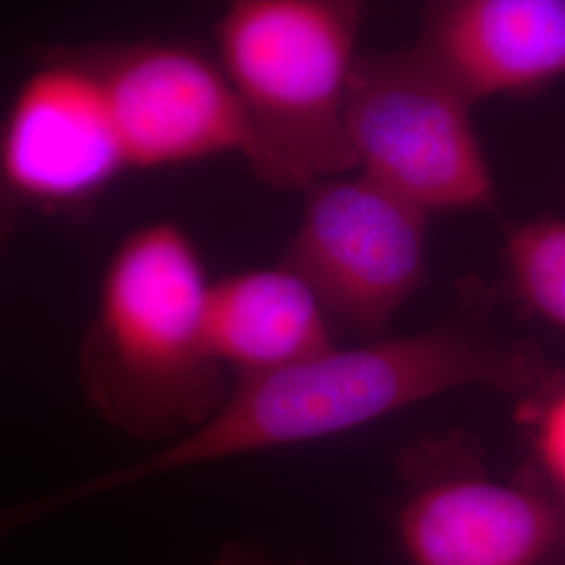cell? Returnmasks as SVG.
<instances>
[{"mask_svg":"<svg viewBox=\"0 0 565 565\" xmlns=\"http://www.w3.org/2000/svg\"><path fill=\"white\" fill-rule=\"evenodd\" d=\"M543 373L532 345L503 338L471 315L403 338L333 345L279 371L235 377L221 406L189 434L132 463L36 497L30 513L41 520L191 467L343 434L461 387L518 392L539 384Z\"/></svg>","mask_w":565,"mask_h":565,"instance_id":"1","label":"cell"},{"mask_svg":"<svg viewBox=\"0 0 565 565\" xmlns=\"http://www.w3.org/2000/svg\"><path fill=\"white\" fill-rule=\"evenodd\" d=\"M210 285L179 224H141L116 245L76 361L82 396L105 424L172 443L221 406L228 390L207 342Z\"/></svg>","mask_w":565,"mask_h":565,"instance_id":"2","label":"cell"},{"mask_svg":"<svg viewBox=\"0 0 565 565\" xmlns=\"http://www.w3.org/2000/svg\"><path fill=\"white\" fill-rule=\"evenodd\" d=\"M363 7L352 0H235L216 23L218 63L258 147L254 172L302 189L356 172L345 97Z\"/></svg>","mask_w":565,"mask_h":565,"instance_id":"3","label":"cell"},{"mask_svg":"<svg viewBox=\"0 0 565 565\" xmlns=\"http://www.w3.org/2000/svg\"><path fill=\"white\" fill-rule=\"evenodd\" d=\"M471 109L415 46L359 55L345 97L356 172L429 216L490 210L497 186Z\"/></svg>","mask_w":565,"mask_h":565,"instance_id":"4","label":"cell"},{"mask_svg":"<svg viewBox=\"0 0 565 565\" xmlns=\"http://www.w3.org/2000/svg\"><path fill=\"white\" fill-rule=\"evenodd\" d=\"M303 193L282 266L312 289L327 317L380 338L425 281L429 214L361 172Z\"/></svg>","mask_w":565,"mask_h":565,"instance_id":"5","label":"cell"},{"mask_svg":"<svg viewBox=\"0 0 565 565\" xmlns=\"http://www.w3.org/2000/svg\"><path fill=\"white\" fill-rule=\"evenodd\" d=\"M103 82L130 170H160L239 156L258 147L218 60L177 41L84 46Z\"/></svg>","mask_w":565,"mask_h":565,"instance_id":"6","label":"cell"},{"mask_svg":"<svg viewBox=\"0 0 565 565\" xmlns=\"http://www.w3.org/2000/svg\"><path fill=\"white\" fill-rule=\"evenodd\" d=\"M130 172L84 46L51 51L0 118V184L20 205L81 210Z\"/></svg>","mask_w":565,"mask_h":565,"instance_id":"7","label":"cell"},{"mask_svg":"<svg viewBox=\"0 0 565 565\" xmlns=\"http://www.w3.org/2000/svg\"><path fill=\"white\" fill-rule=\"evenodd\" d=\"M411 565H543L565 518L543 494L463 467L431 471L398 513Z\"/></svg>","mask_w":565,"mask_h":565,"instance_id":"8","label":"cell"},{"mask_svg":"<svg viewBox=\"0 0 565 565\" xmlns=\"http://www.w3.org/2000/svg\"><path fill=\"white\" fill-rule=\"evenodd\" d=\"M415 49L476 105L565 76V0H443Z\"/></svg>","mask_w":565,"mask_h":565,"instance_id":"9","label":"cell"},{"mask_svg":"<svg viewBox=\"0 0 565 565\" xmlns=\"http://www.w3.org/2000/svg\"><path fill=\"white\" fill-rule=\"evenodd\" d=\"M205 327L214 359L237 377L279 371L335 345L323 306L282 264L212 281Z\"/></svg>","mask_w":565,"mask_h":565,"instance_id":"10","label":"cell"},{"mask_svg":"<svg viewBox=\"0 0 565 565\" xmlns=\"http://www.w3.org/2000/svg\"><path fill=\"white\" fill-rule=\"evenodd\" d=\"M505 263L524 302L565 331L564 218L518 224L507 237Z\"/></svg>","mask_w":565,"mask_h":565,"instance_id":"11","label":"cell"},{"mask_svg":"<svg viewBox=\"0 0 565 565\" xmlns=\"http://www.w3.org/2000/svg\"><path fill=\"white\" fill-rule=\"evenodd\" d=\"M534 446L548 478L565 497V385L539 408Z\"/></svg>","mask_w":565,"mask_h":565,"instance_id":"12","label":"cell"},{"mask_svg":"<svg viewBox=\"0 0 565 565\" xmlns=\"http://www.w3.org/2000/svg\"><path fill=\"white\" fill-rule=\"evenodd\" d=\"M210 565H300L287 564L279 562L275 557H270L264 548L249 543H233V545L224 546L218 553V557Z\"/></svg>","mask_w":565,"mask_h":565,"instance_id":"13","label":"cell"},{"mask_svg":"<svg viewBox=\"0 0 565 565\" xmlns=\"http://www.w3.org/2000/svg\"><path fill=\"white\" fill-rule=\"evenodd\" d=\"M20 212V205L13 202V198L0 184V254L7 247L9 239L13 237V233H15Z\"/></svg>","mask_w":565,"mask_h":565,"instance_id":"14","label":"cell"}]
</instances>
